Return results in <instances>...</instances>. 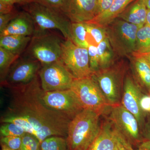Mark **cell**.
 Masks as SVG:
<instances>
[{
  "mask_svg": "<svg viewBox=\"0 0 150 150\" xmlns=\"http://www.w3.org/2000/svg\"><path fill=\"white\" fill-rule=\"evenodd\" d=\"M132 67L134 80L139 86L144 87L150 91V65L141 55L132 54Z\"/></svg>",
  "mask_w": 150,
  "mask_h": 150,
  "instance_id": "18",
  "label": "cell"
},
{
  "mask_svg": "<svg viewBox=\"0 0 150 150\" xmlns=\"http://www.w3.org/2000/svg\"><path fill=\"white\" fill-rule=\"evenodd\" d=\"M38 75L41 88L45 91L70 89L75 80L60 60L42 66Z\"/></svg>",
  "mask_w": 150,
  "mask_h": 150,
  "instance_id": "10",
  "label": "cell"
},
{
  "mask_svg": "<svg viewBox=\"0 0 150 150\" xmlns=\"http://www.w3.org/2000/svg\"><path fill=\"white\" fill-rule=\"evenodd\" d=\"M1 144H4L13 150H20L21 146L22 137H1Z\"/></svg>",
  "mask_w": 150,
  "mask_h": 150,
  "instance_id": "30",
  "label": "cell"
},
{
  "mask_svg": "<svg viewBox=\"0 0 150 150\" xmlns=\"http://www.w3.org/2000/svg\"><path fill=\"white\" fill-rule=\"evenodd\" d=\"M40 143L37 138L31 134L26 133L22 137L21 146L20 150H39Z\"/></svg>",
  "mask_w": 150,
  "mask_h": 150,
  "instance_id": "28",
  "label": "cell"
},
{
  "mask_svg": "<svg viewBox=\"0 0 150 150\" xmlns=\"http://www.w3.org/2000/svg\"><path fill=\"white\" fill-rule=\"evenodd\" d=\"M35 31V23L32 17L27 12L23 11L18 12L7 27L0 33V37L10 35L32 37Z\"/></svg>",
  "mask_w": 150,
  "mask_h": 150,
  "instance_id": "15",
  "label": "cell"
},
{
  "mask_svg": "<svg viewBox=\"0 0 150 150\" xmlns=\"http://www.w3.org/2000/svg\"><path fill=\"white\" fill-rule=\"evenodd\" d=\"M90 67L92 71L95 72L99 70L98 57L97 54V46L90 45L88 48Z\"/></svg>",
  "mask_w": 150,
  "mask_h": 150,
  "instance_id": "29",
  "label": "cell"
},
{
  "mask_svg": "<svg viewBox=\"0 0 150 150\" xmlns=\"http://www.w3.org/2000/svg\"><path fill=\"white\" fill-rule=\"evenodd\" d=\"M142 135L143 137V141H147L150 142V120L144 125Z\"/></svg>",
  "mask_w": 150,
  "mask_h": 150,
  "instance_id": "37",
  "label": "cell"
},
{
  "mask_svg": "<svg viewBox=\"0 0 150 150\" xmlns=\"http://www.w3.org/2000/svg\"><path fill=\"white\" fill-rule=\"evenodd\" d=\"M41 150V149H40V150Z\"/></svg>",
  "mask_w": 150,
  "mask_h": 150,
  "instance_id": "46",
  "label": "cell"
},
{
  "mask_svg": "<svg viewBox=\"0 0 150 150\" xmlns=\"http://www.w3.org/2000/svg\"><path fill=\"white\" fill-rule=\"evenodd\" d=\"M15 9L13 5L0 2V15L10 13Z\"/></svg>",
  "mask_w": 150,
  "mask_h": 150,
  "instance_id": "36",
  "label": "cell"
},
{
  "mask_svg": "<svg viewBox=\"0 0 150 150\" xmlns=\"http://www.w3.org/2000/svg\"><path fill=\"white\" fill-rule=\"evenodd\" d=\"M88 35V44L97 46L107 37L105 28L89 22H86Z\"/></svg>",
  "mask_w": 150,
  "mask_h": 150,
  "instance_id": "25",
  "label": "cell"
},
{
  "mask_svg": "<svg viewBox=\"0 0 150 150\" xmlns=\"http://www.w3.org/2000/svg\"><path fill=\"white\" fill-rule=\"evenodd\" d=\"M150 52V27L146 24L137 31V47L134 54H143Z\"/></svg>",
  "mask_w": 150,
  "mask_h": 150,
  "instance_id": "23",
  "label": "cell"
},
{
  "mask_svg": "<svg viewBox=\"0 0 150 150\" xmlns=\"http://www.w3.org/2000/svg\"><path fill=\"white\" fill-rule=\"evenodd\" d=\"M141 88L134 78L127 75L124 79L121 104L131 112L137 119L140 129L144 127L145 115L141 110L140 100L142 94Z\"/></svg>",
  "mask_w": 150,
  "mask_h": 150,
  "instance_id": "14",
  "label": "cell"
},
{
  "mask_svg": "<svg viewBox=\"0 0 150 150\" xmlns=\"http://www.w3.org/2000/svg\"><path fill=\"white\" fill-rule=\"evenodd\" d=\"M71 41L77 46L88 49V34L86 23H72Z\"/></svg>",
  "mask_w": 150,
  "mask_h": 150,
  "instance_id": "22",
  "label": "cell"
},
{
  "mask_svg": "<svg viewBox=\"0 0 150 150\" xmlns=\"http://www.w3.org/2000/svg\"><path fill=\"white\" fill-rule=\"evenodd\" d=\"M40 98L48 108L65 115L71 120L84 110L71 89L53 91H45L42 89Z\"/></svg>",
  "mask_w": 150,
  "mask_h": 150,
  "instance_id": "9",
  "label": "cell"
},
{
  "mask_svg": "<svg viewBox=\"0 0 150 150\" xmlns=\"http://www.w3.org/2000/svg\"><path fill=\"white\" fill-rule=\"evenodd\" d=\"M141 110L145 115V113H150V95L142 93L140 100Z\"/></svg>",
  "mask_w": 150,
  "mask_h": 150,
  "instance_id": "34",
  "label": "cell"
},
{
  "mask_svg": "<svg viewBox=\"0 0 150 150\" xmlns=\"http://www.w3.org/2000/svg\"><path fill=\"white\" fill-rule=\"evenodd\" d=\"M99 113L84 109L68 125L67 139L69 150H88L100 131Z\"/></svg>",
  "mask_w": 150,
  "mask_h": 150,
  "instance_id": "2",
  "label": "cell"
},
{
  "mask_svg": "<svg viewBox=\"0 0 150 150\" xmlns=\"http://www.w3.org/2000/svg\"><path fill=\"white\" fill-rule=\"evenodd\" d=\"M60 11L71 23L88 22L99 14L97 0H65Z\"/></svg>",
  "mask_w": 150,
  "mask_h": 150,
  "instance_id": "13",
  "label": "cell"
},
{
  "mask_svg": "<svg viewBox=\"0 0 150 150\" xmlns=\"http://www.w3.org/2000/svg\"><path fill=\"white\" fill-rule=\"evenodd\" d=\"M64 40L45 31L35 32L23 56L37 60L42 66L59 61Z\"/></svg>",
  "mask_w": 150,
  "mask_h": 150,
  "instance_id": "4",
  "label": "cell"
},
{
  "mask_svg": "<svg viewBox=\"0 0 150 150\" xmlns=\"http://www.w3.org/2000/svg\"><path fill=\"white\" fill-rule=\"evenodd\" d=\"M97 1L98 2V13L100 14L108 9L115 0H97Z\"/></svg>",
  "mask_w": 150,
  "mask_h": 150,
  "instance_id": "35",
  "label": "cell"
},
{
  "mask_svg": "<svg viewBox=\"0 0 150 150\" xmlns=\"http://www.w3.org/2000/svg\"><path fill=\"white\" fill-rule=\"evenodd\" d=\"M125 76L126 67L122 63L98 70L91 76L111 106L121 104Z\"/></svg>",
  "mask_w": 150,
  "mask_h": 150,
  "instance_id": "5",
  "label": "cell"
},
{
  "mask_svg": "<svg viewBox=\"0 0 150 150\" xmlns=\"http://www.w3.org/2000/svg\"><path fill=\"white\" fill-rule=\"evenodd\" d=\"M117 146L116 131L109 119L101 124L99 134L88 150H113Z\"/></svg>",
  "mask_w": 150,
  "mask_h": 150,
  "instance_id": "16",
  "label": "cell"
},
{
  "mask_svg": "<svg viewBox=\"0 0 150 150\" xmlns=\"http://www.w3.org/2000/svg\"><path fill=\"white\" fill-rule=\"evenodd\" d=\"M115 129L116 131L117 146L118 150H141L139 148L138 149H134L131 143L126 139L124 136L120 133L116 128H115Z\"/></svg>",
  "mask_w": 150,
  "mask_h": 150,
  "instance_id": "31",
  "label": "cell"
},
{
  "mask_svg": "<svg viewBox=\"0 0 150 150\" xmlns=\"http://www.w3.org/2000/svg\"><path fill=\"white\" fill-rule=\"evenodd\" d=\"M22 7L33 19L35 32L57 29L62 33L65 39L71 40L72 23L61 11L37 2L28 4Z\"/></svg>",
  "mask_w": 150,
  "mask_h": 150,
  "instance_id": "3",
  "label": "cell"
},
{
  "mask_svg": "<svg viewBox=\"0 0 150 150\" xmlns=\"http://www.w3.org/2000/svg\"><path fill=\"white\" fill-rule=\"evenodd\" d=\"M60 60L75 79L90 77L93 74L88 49L77 46L71 40L63 41Z\"/></svg>",
  "mask_w": 150,
  "mask_h": 150,
  "instance_id": "8",
  "label": "cell"
},
{
  "mask_svg": "<svg viewBox=\"0 0 150 150\" xmlns=\"http://www.w3.org/2000/svg\"><path fill=\"white\" fill-rule=\"evenodd\" d=\"M134 0H115L108 9L100 14L93 20L88 22L101 27L105 28L124 10Z\"/></svg>",
  "mask_w": 150,
  "mask_h": 150,
  "instance_id": "19",
  "label": "cell"
},
{
  "mask_svg": "<svg viewBox=\"0 0 150 150\" xmlns=\"http://www.w3.org/2000/svg\"><path fill=\"white\" fill-rule=\"evenodd\" d=\"M144 1L147 8L150 10V0H144Z\"/></svg>",
  "mask_w": 150,
  "mask_h": 150,
  "instance_id": "43",
  "label": "cell"
},
{
  "mask_svg": "<svg viewBox=\"0 0 150 150\" xmlns=\"http://www.w3.org/2000/svg\"><path fill=\"white\" fill-rule=\"evenodd\" d=\"M31 36L10 35L0 37V47L16 56L24 54L31 39Z\"/></svg>",
  "mask_w": 150,
  "mask_h": 150,
  "instance_id": "20",
  "label": "cell"
},
{
  "mask_svg": "<svg viewBox=\"0 0 150 150\" xmlns=\"http://www.w3.org/2000/svg\"><path fill=\"white\" fill-rule=\"evenodd\" d=\"M16 10L10 13L0 15V33L3 31L9 23L18 13Z\"/></svg>",
  "mask_w": 150,
  "mask_h": 150,
  "instance_id": "32",
  "label": "cell"
},
{
  "mask_svg": "<svg viewBox=\"0 0 150 150\" xmlns=\"http://www.w3.org/2000/svg\"><path fill=\"white\" fill-rule=\"evenodd\" d=\"M97 54L99 70L114 64L115 54L107 37L98 45Z\"/></svg>",
  "mask_w": 150,
  "mask_h": 150,
  "instance_id": "21",
  "label": "cell"
},
{
  "mask_svg": "<svg viewBox=\"0 0 150 150\" xmlns=\"http://www.w3.org/2000/svg\"><path fill=\"white\" fill-rule=\"evenodd\" d=\"M108 113V119L131 144L139 146L143 142L141 129L137 119L122 105L112 106Z\"/></svg>",
  "mask_w": 150,
  "mask_h": 150,
  "instance_id": "11",
  "label": "cell"
},
{
  "mask_svg": "<svg viewBox=\"0 0 150 150\" xmlns=\"http://www.w3.org/2000/svg\"><path fill=\"white\" fill-rule=\"evenodd\" d=\"M1 144V150H13L11 149L10 148L8 147L6 145L4 144Z\"/></svg>",
  "mask_w": 150,
  "mask_h": 150,
  "instance_id": "44",
  "label": "cell"
},
{
  "mask_svg": "<svg viewBox=\"0 0 150 150\" xmlns=\"http://www.w3.org/2000/svg\"><path fill=\"white\" fill-rule=\"evenodd\" d=\"M7 87L10 89V100L1 116V123L18 125L26 133L36 137L40 143L52 136L67 138L71 120L43 103L38 75L28 83Z\"/></svg>",
  "mask_w": 150,
  "mask_h": 150,
  "instance_id": "1",
  "label": "cell"
},
{
  "mask_svg": "<svg viewBox=\"0 0 150 150\" xmlns=\"http://www.w3.org/2000/svg\"><path fill=\"white\" fill-rule=\"evenodd\" d=\"M147 10L144 0H134L126 7L118 18L141 28L146 24Z\"/></svg>",
  "mask_w": 150,
  "mask_h": 150,
  "instance_id": "17",
  "label": "cell"
},
{
  "mask_svg": "<svg viewBox=\"0 0 150 150\" xmlns=\"http://www.w3.org/2000/svg\"><path fill=\"white\" fill-rule=\"evenodd\" d=\"M65 1V0H35V2L60 11Z\"/></svg>",
  "mask_w": 150,
  "mask_h": 150,
  "instance_id": "33",
  "label": "cell"
},
{
  "mask_svg": "<svg viewBox=\"0 0 150 150\" xmlns=\"http://www.w3.org/2000/svg\"><path fill=\"white\" fill-rule=\"evenodd\" d=\"M0 2L14 5L16 4V0H0Z\"/></svg>",
  "mask_w": 150,
  "mask_h": 150,
  "instance_id": "40",
  "label": "cell"
},
{
  "mask_svg": "<svg viewBox=\"0 0 150 150\" xmlns=\"http://www.w3.org/2000/svg\"><path fill=\"white\" fill-rule=\"evenodd\" d=\"M41 67L37 60L21 56L12 65L1 84L7 87L28 83L38 75Z\"/></svg>",
  "mask_w": 150,
  "mask_h": 150,
  "instance_id": "12",
  "label": "cell"
},
{
  "mask_svg": "<svg viewBox=\"0 0 150 150\" xmlns=\"http://www.w3.org/2000/svg\"><path fill=\"white\" fill-rule=\"evenodd\" d=\"M139 55L143 56V57H144V58L147 60V61L148 63H149V65H150V53H147V54H139Z\"/></svg>",
  "mask_w": 150,
  "mask_h": 150,
  "instance_id": "41",
  "label": "cell"
},
{
  "mask_svg": "<svg viewBox=\"0 0 150 150\" xmlns=\"http://www.w3.org/2000/svg\"><path fill=\"white\" fill-rule=\"evenodd\" d=\"M71 89L77 97L84 109L93 110L101 115L107 114L112 107L92 77L75 79Z\"/></svg>",
  "mask_w": 150,
  "mask_h": 150,
  "instance_id": "7",
  "label": "cell"
},
{
  "mask_svg": "<svg viewBox=\"0 0 150 150\" xmlns=\"http://www.w3.org/2000/svg\"><path fill=\"white\" fill-rule=\"evenodd\" d=\"M105 28L115 55L129 56L136 52L137 33L139 28L117 18Z\"/></svg>",
  "mask_w": 150,
  "mask_h": 150,
  "instance_id": "6",
  "label": "cell"
},
{
  "mask_svg": "<svg viewBox=\"0 0 150 150\" xmlns=\"http://www.w3.org/2000/svg\"><path fill=\"white\" fill-rule=\"evenodd\" d=\"M35 2V0H16V4H18L22 6Z\"/></svg>",
  "mask_w": 150,
  "mask_h": 150,
  "instance_id": "39",
  "label": "cell"
},
{
  "mask_svg": "<svg viewBox=\"0 0 150 150\" xmlns=\"http://www.w3.org/2000/svg\"><path fill=\"white\" fill-rule=\"evenodd\" d=\"M146 24H147L150 27V10L149 9L147 10Z\"/></svg>",
  "mask_w": 150,
  "mask_h": 150,
  "instance_id": "42",
  "label": "cell"
},
{
  "mask_svg": "<svg viewBox=\"0 0 150 150\" xmlns=\"http://www.w3.org/2000/svg\"><path fill=\"white\" fill-rule=\"evenodd\" d=\"M24 129L13 123H2L0 127L1 137H22L26 134Z\"/></svg>",
  "mask_w": 150,
  "mask_h": 150,
  "instance_id": "27",
  "label": "cell"
},
{
  "mask_svg": "<svg viewBox=\"0 0 150 150\" xmlns=\"http://www.w3.org/2000/svg\"><path fill=\"white\" fill-rule=\"evenodd\" d=\"M20 56L0 47V75L1 81L5 79L9 70L15 62Z\"/></svg>",
  "mask_w": 150,
  "mask_h": 150,
  "instance_id": "24",
  "label": "cell"
},
{
  "mask_svg": "<svg viewBox=\"0 0 150 150\" xmlns=\"http://www.w3.org/2000/svg\"><path fill=\"white\" fill-rule=\"evenodd\" d=\"M42 150H69L67 138L61 136L48 137L40 143Z\"/></svg>",
  "mask_w": 150,
  "mask_h": 150,
  "instance_id": "26",
  "label": "cell"
},
{
  "mask_svg": "<svg viewBox=\"0 0 150 150\" xmlns=\"http://www.w3.org/2000/svg\"><path fill=\"white\" fill-rule=\"evenodd\" d=\"M139 149L141 150H150V142L144 141L139 146Z\"/></svg>",
  "mask_w": 150,
  "mask_h": 150,
  "instance_id": "38",
  "label": "cell"
},
{
  "mask_svg": "<svg viewBox=\"0 0 150 150\" xmlns=\"http://www.w3.org/2000/svg\"><path fill=\"white\" fill-rule=\"evenodd\" d=\"M113 150H118V148L117 147V146H116V147H115Z\"/></svg>",
  "mask_w": 150,
  "mask_h": 150,
  "instance_id": "45",
  "label": "cell"
}]
</instances>
